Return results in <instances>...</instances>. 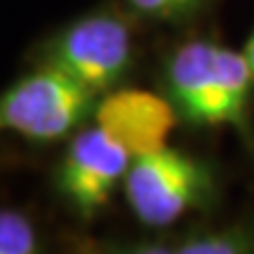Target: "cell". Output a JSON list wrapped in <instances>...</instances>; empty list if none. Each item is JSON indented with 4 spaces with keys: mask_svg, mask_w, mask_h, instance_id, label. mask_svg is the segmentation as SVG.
Returning <instances> with one entry per match:
<instances>
[{
    "mask_svg": "<svg viewBox=\"0 0 254 254\" xmlns=\"http://www.w3.org/2000/svg\"><path fill=\"white\" fill-rule=\"evenodd\" d=\"M254 73L243 52L212 38H186L163 62V94L179 120L195 127H233L252 144Z\"/></svg>",
    "mask_w": 254,
    "mask_h": 254,
    "instance_id": "6da1fadb",
    "label": "cell"
},
{
    "mask_svg": "<svg viewBox=\"0 0 254 254\" xmlns=\"http://www.w3.org/2000/svg\"><path fill=\"white\" fill-rule=\"evenodd\" d=\"M136 21L125 5H101L43 38L33 47L31 62L55 66L101 97L134 71Z\"/></svg>",
    "mask_w": 254,
    "mask_h": 254,
    "instance_id": "7a4b0ae2",
    "label": "cell"
},
{
    "mask_svg": "<svg viewBox=\"0 0 254 254\" xmlns=\"http://www.w3.org/2000/svg\"><path fill=\"white\" fill-rule=\"evenodd\" d=\"M127 207L144 226L165 228L217 202L214 167L198 155L163 146L136 155L123 179Z\"/></svg>",
    "mask_w": 254,
    "mask_h": 254,
    "instance_id": "3957f363",
    "label": "cell"
},
{
    "mask_svg": "<svg viewBox=\"0 0 254 254\" xmlns=\"http://www.w3.org/2000/svg\"><path fill=\"white\" fill-rule=\"evenodd\" d=\"M99 94L87 85L45 64L33 68L0 92V132L50 144L73 136L94 116Z\"/></svg>",
    "mask_w": 254,
    "mask_h": 254,
    "instance_id": "277c9868",
    "label": "cell"
},
{
    "mask_svg": "<svg viewBox=\"0 0 254 254\" xmlns=\"http://www.w3.org/2000/svg\"><path fill=\"white\" fill-rule=\"evenodd\" d=\"M134 155L97 123L71 136L57 165L55 184L62 200L80 219H92L123 184Z\"/></svg>",
    "mask_w": 254,
    "mask_h": 254,
    "instance_id": "5b68a950",
    "label": "cell"
},
{
    "mask_svg": "<svg viewBox=\"0 0 254 254\" xmlns=\"http://www.w3.org/2000/svg\"><path fill=\"white\" fill-rule=\"evenodd\" d=\"M92 120L136 158L167 146L179 116L165 94L120 85L101 94Z\"/></svg>",
    "mask_w": 254,
    "mask_h": 254,
    "instance_id": "8992f818",
    "label": "cell"
},
{
    "mask_svg": "<svg viewBox=\"0 0 254 254\" xmlns=\"http://www.w3.org/2000/svg\"><path fill=\"white\" fill-rule=\"evenodd\" d=\"M174 254H254V226L231 224L195 231L174 247Z\"/></svg>",
    "mask_w": 254,
    "mask_h": 254,
    "instance_id": "52a82bcc",
    "label": "cell"
},
{
    "mask_svg": "<svg viewBox=\"0 0 254 254\" xmlns=\"http://www.w3.org/2000/svg\"><path fill=\"white\" fill-rule=\"evenodd\" d=\"M123 5L139 21L184 26L202 17L214 0H123Z\"/></svg>",
    "mask_w": 254,
    "mask_h": 254,
    "instance_id": "ba28073f",
    "label": "cell"
},
{
    "mask_svg": "<svg viewBox=\"0 0 254 254\" xmlns=\"http://www.w3.org/2000/svg\"><path fill=\"white\" fill-rule=\"evenodd\" d=\"M38 231L19 209L0 207V254H38Z\"/></svg>",
    "mask_w": 254,
    "mask_h": 254,
    "instance_id": "9c48e42d",
    "label": "cell"
},
{
    "mask_svg": "<svg viewBox=\"0 0 254 254\" xmlns=\"http://www.w3.org/2000/svg\"><path fill=\"white\" fill-rule=\"evenodd\" d=\"M85 254H174V247L153 240H134V243H92L85 247Z\"/></svg>",
    "mask_w": 254,
    "mask_h": 254,
    "instance_id": "30bf717a",
    "label": "cell"
},
{
    "mask_svg": "<svg viewBox=\"0 0 254 254\" xmlns=\"http://www.w3.org/2000/svg\"><path fill=\"white\" fill-rule=\"evenodd\" d=\"M243 55H245L247 64H250V68H252V73H254V31H252V36L247 38L245 47H243Z\"/></svg>",
    "mask_w": 254,
    "mask_h": 254,
    "instance_id": "8fae6325",
    "label": "cell"
}]
</instances>
